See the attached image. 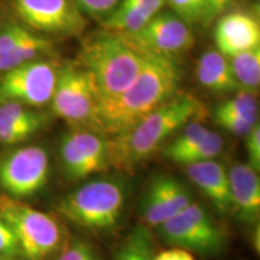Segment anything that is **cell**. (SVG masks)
Returning <instances> with one entry per match:
<instances>
[{
  "instance_id": "1",
  "label": "cell",
  "mask_w": 260,
  "mask_h": 260,
  "mask_svg": "<svg viewBox=\"0 0 260 260\" xmlns=\"http://www.w3.org/2000/svg\"><path fill=\"white\" fill-rule=\"evenodd\" d=\"M141 70L130 86L115 99L98 103V133L116 136L177 95L181 73L175 58L144 53Z\"/></svg>"
},
{
  "instance_id": "2",
  "label": "cell",
  "mask_w": 260,
  "mask_h": 260,
  "mask_svg": "<svg viewBox=\"0 0 260 260\" xmlns=\"http://www.w3.org/2000/svg\"><path fill=\"white\" fill-rule=\"evenodd\" d=\"M201 113L203 104L199 99L191 94H177L132 128L106 139L109 167L133 170Z\"/></svg>"
},
{
  "instance_id": "3",
  "label": "cell",
  "mask_w": 260,
  "mask_h": 260,
  "mask_svg": "<svg viewBox=\"0 0 260 260\" xmlns=\"http://www.w3.org/2000/svg\"><path fill=\"white\" fill-rule=\"evenodd\" d=\"M79 61L92 76L100 103L121 95L134 82L144 65L145 54L121 34L103 29L82 41Z\"/></svg>"
},
{
  "instance_id": "4",
  "label": "cell",
  "mask_w": 260,
  "mask_h": 260,
  "mask_svg": "<svg viewBox=\"0 0 260 260\" xmlns=\"http://www.w3.org/2000/svg\"><path fill=\"white\" fill-rule=\"evenodd\" d=\"M126 190L121 180L95 178L58 201L57 212L75 225L89 230H111L121 220Z\"/></svg>"
},
{
  "instance_id": "5",
  "label": "cell",
  "mask_w": 260,
  "mask_h": 260,
  "mask_svg": "<svg viewBox=\"0 0 260 260\" xmlns=\"http://www.w3.org/2000/svg\"><path fill=\"white\" fill-rule=\"evenodd\" d=\"M0 216L14 232L25 259L46 260L61 245L63 235L56 218L4 193L0 194Z\"/></svg>"
},
{
  "instance_id": "6",
  "label": "cell",
  "mask_w": 260,
  "mask_h": 260,
  "mask_svg": "<svg viewBox=\"0 0 260 260\" xmlns=\"http://www.w3.org/2000/svg\"><path fill=\"white\" fill-rule=\"evenodd\" d=\"M51 104L54 115L73 128L98 133L96 89L92 76L79 60L60 64Z\"/></svg>"
},
{
  "instance_id": "7",
  "label": "cell",
  "mask_w": 260,
  "mask_h": 260,
  "mask_svg": "<svg viewBox=\"0 0 260 260\" xmlns=\"http://www.w3.org/2000/svg\"><path fill=\"white\" fill-rule=\"evenodd\" d=\"M158 228L170 246L204 256L218 255L228 243L226 230L195 201Z\"/></svg>"
},
{
  "instance_id": "8",
  "label": "cell",
  "mask_w": 260,
  "mask_h": 260,
  "mask_svg": "<svg viewBox=\"0 0 260 260\" xmlns=\"http://www.w3.org/2000/svg\"><path fill=\"white\" fill-rule=\"evenodd\" d=\"M60 64L32 60L0 74V104L41 107L51 102Z\"/></svg>"
},
{
  "instance_id": "9",
  "label": "cell",
  "mask_w": 260,
  "mask_h": 260,
  "mask_svg": "<svg viewBox=\"0 0 260 260\" xmlns=\"http://www.w3.org/2000/svg\"><path fill=\"white\" fill-rule=\"evenodd\" d=\"M50 159L46 149L27 146L0 158V188L15 199L30 198L46 186Z\"/></svg>"
},
{
  "instance_id": "10",
  "label": "cell",
  "mask_w": 260,
  "mask_h": 260,
  "mask_svg": "<svg viewBox=\"0 0 260 260\" xmlns=\"http://www.w3.org/2000/svg\"><path fill=\"white\" fill-rule=\"evenodd\" d=\"M121 35L141 53L171 58L189 51L194 45V34L190 27L174 12H159L140 30Z\"/></svg>"
},
{
  "instance_id": "11",
  "label": "cell",
  "mask_w": 260,
  "mask_h": 260,
  "mask_svg": "<svg viewBox=\"0 0 260 260\" xmlns=\"http://www.w3.org/2000/svg\"><path fill=\"white\" fill-rule=\"evenodd\" d=\"M16 14L29 27L52 35H79L87 19L73 0H11Z\"/></svg>"
},
{
  "instance_id": "12",
  "label": "cell",
  "mask_w": 260,
  "mask_h": 260,
  "mask_svg": "<svg viewBox=\"0 0 260 260\" xmlns=\"http://www.w3.org/2000/svg\"><path fill=\"white\" fill-rule=\"evenodd\" d=\"M59 155L65 175L71 180H86L110 168L105 136L92 130L73 128L67 133Z\"/></svg>"
},
{
  "instance_id": "13",
  "label": "cell",
  "mask_w": 260,
  "mask_h": 260,
  "mask_svg": "<svg viewBox=\"0 0 260 260\" xmlns=\"http://www.w3.org/2000/svg\"><path fill=\"white\" fill-rule=\"evenodd\" d=\"M193 201L190 190L181 181L170 176H160L149 186L142 201L141 212L148 225L160 226Z\"/></svg>"
},
{
  "instance_id": "14",
  "label": "cell",
  "mask_w": 260,
  "mask_h": 260,
  "mask_svg": "<svg viewBox=\"0 0 260 260\" xmlns=\"http://www.w3.org/2000/svg\"><path fill=\"white\" fill-rule=\"evenodd\" d=\"M213 37L217 51L224 57L232 58L260 47L259 21L247 12H230L217 22Z\"/></svg>"
},
{
  "instance_id": "15",
  "label": "cell",
  "mask_w": 260,
  "mask_h": 260,
  "mask_svg": "<svg viewBox=\"0 0 260 260\" xmlns=\"http://www.w3.org/2000/svg\"><path fill=\"white\" fill-rule=\"evenodd\" d=\"M190 181L203 191L217 212L228 216L234 212L229 174L220 162L206 160L186 167Z\"/></svg>"
},
{
  "instance_id": "16",
  "label": "cell",
  "mask_w": 260,
  "mask_h": 260,
  "mask_svg": "<svg viewBox=\"0 0 260 260\" xmlns=\"http://www.w3.org/2000/svg\"><path fill=\"white\" fill-rule=\"evenodd\" d=\"M48 123L46 113L16 103L0 104V144L15 146L27 141Z\"/></svg>"
},
{
  "instance_id": "17",
  "label": "cell",
  "mask_w": 260,
  "mask_h": 260,
  "mask_svg": "<svg viewBox=\"0 0 260 260\" xmlns=\"http://www.w3.org/2000/svg\"><path fill=\"white\" fill-rule=\"evenodd\" d=\"M229 182L234 212L245 223H258L260 216L259 172L239 162L230 169Z\"/></svg>"
},
{
  "instance_id": "18",
  "label": "cell",
  "mask_w": 260,
  "mask_h": 260,
  "mask_svg": "<svg viewBox=\"0 0 260 260\" xmlns=\"http://www.w3.org/2000/svg\"><path fill=\"white\" fill-rule=\"evenodd\" d=\"M197 77L200 84L214 93H232L242 90L234 76L229 59L218 51L201 54L197 65Z\"/></svg>"
},
{
  "instance_id": "19",
  "label": "cell",
  "mask_w": 260,
  "mask_h": 260,
  "mask_svg": "<svg viewBox=\"0 0 260 260\" xmlns=\"http://www.w3.org/2000/svg\"><path fill=\"white\" fill-rule=\"evenodd\" d=\"M52 46L53 44L51 40L29 31L6 56L0 58V74L28 61L37 60L51 51Z\"/></svg>"
},
{
  "instance_id": "20",
  "label": "cell",
  "mask_w": 260,
  "mask_h": 260,
  "mask_svg": "<svg viewBox=\"0 0 260 260\" xmlns=\"http://www.w3.org/2000/svg\"><path fill=\"white\" fill-rule=\"evenodd\" d=\"M153 16L139 6L122 0L113 11L104 18L103 27L119 34H130L144 28Z\"/></svg>"
},
{
  "instance_id": "21",
  "label": "cell",
  "mask_w": 260,
  "mask_h": 260,
  "mask_svg": "<svg viewBox=\"0 0 260 260\" xmlns=\"http://www.w3.org/2000/svg\"><path fill=\"white\" fill-rule=\"evenodd\" d=\"M228 59L242 90L255 94L260 84V47L242 52Z\"/></svg>"
},
{
  "instance_id": "22",
  "label": "cell",
  "mask_w": 260,
  "mask_h": 260,
  "mask_svg": "<svg viewBox=\"0 0 260 260\" xmlns=\"http://www.w3.org/2000/svg\"><path fill=\"white\" fill-rule=\"evenodd\" d=\"M153 239L148 228L138 225L132 230L113 260H153Z\"/></svg>"
},
{
  "instance_id": "23",
  "label": "cell",
  "mask_w": 260,
  "mask_h": 260,
  "mask_svg": "<svg viewBox=\"0 0 260 260\" xmlns=\"http://www.w3.org/2000/svg\"><path fill=\"white\" fill-rule=\"evenodd\" d=\"M209 133V128H206L198 119H194V121L184 125L183 132L174 141L165 146L164 149H162V155L169 160L176 162L182 154H184L189 149L195 147L199 142L203 141Z\"/></svg>"
},
{
  "instance_id": "24",
  "label": "cell",
  "mask_w": 260,
  "mask_h": 260,
  "mask_svg": "<svg viewBox=\"0 0 260 260\" xmlns=\"http://www.w3.org/2000/svg\"><path fill=\"white\" fill-rule=\"evenodd\" d=\"M178 18L188 25H207L213 21L209 0H165Z\"/></svg>"
},
{
  "instance_id": "25",
  "label": "cell",
  "mask_w": 260,
  "mask_h": 260,
  "mask_svg": "<svg viewBox=\"0 0 260 260\" xmlns=\"http://www.w3.org/2000/svg\"><path fill=\"white\" fill-rule=\"evenodd\" d=\"M258 111L259 106L255 94L245 90H240L235 96L220 103L214 109V112L225 113L252 123H258Z\"/></svg>"
},
{
  "instance_id": "26",
  "label": "cell",
  "mask_w": 260,
  "mask_h": 260,
  "mask_svg": "<svg viewBox=\"0 0 260 260\" xmlns=\"http://www.w3.org/2000/svg\"><path fill=\"white\" fill-rule=\"evenodd\" d=\"M223 148L224 141L222 136L217 134L216 132L210 130V133L203 141L177 159L176 164L187 167V165L195 164V162L212 160L222 153Z\"/></svg>"
},
{
  "instance_id": "27",
  "label": "cell",
  "mask_w": 260,
  "mask_h": 260,
  "mask_svg": "<svg viewBox=\"0 0 260 260\" xmlns=\"http://www.w3.org/2000/svg\"><path fill=\"white\" fill-rule=\"evenodd\" d=\"M29 31L18 23H9L0 28V58L6 56Z\"/></svg>"
},
{
  "instance_id": "28",
  "label": "cell",
  "mask_w": 260,
  "mask_h": 260,
  "mask_svg": "<svg viewBox=\"0 0 260 260\" xmlns=\"http://www.w3.org/2000/svg\"><path fill=\"white\" fill-rule=\"evenodd\" d=\"M0 254L11 260L23 258L14 232L2 216H0Z\"/></svg>"
},
{
  "instance_id": "29",
  "label": "cell",
  "mask_w": 260,
  "mask_h": 260,
  "mask_svg": "<svg viewBox=\"0 0 260 260\" xmlns=\"http://www.w3.org/2000/svg\"><path fill=\"white\" fill-rule=\"evenodd\" d=\"M81 12L93 16V17L105 18L113 11L121 0H73Z\"/></svg>"
},
{
  "instance_id": "30",
  "label": "cell",
  "mask_w": 260,
  "mask_h": 260,
  "mask_svg": "<svg viewBox=\"0 0 260 260\" xmlns=\"http://www.w3.org/2000/svg\"><path fill=\"white\" fill-rule=\"evenodd\" d=\"M57 260H99V258L88 242L76 240L65 247Z\"/></svg>"
},
{
  "instance_id": "31",
  "label": "cell",
  "mask_w": 260,
  "mask_h": 260,
  "mask_svg": "<svg viewBox=\"0 0 260 260\" xmlns=\"http://www.w3.org/2000/svg\"><path fill=\"white\" fill-rule=\"evenodd\" d=\"M213 118L220 128L225 129L228 132L240 136H246L249 132H251L253 126L256 124V123L245 121V119L237 118V117H233V116L225 115V113H219L214 111H213Z\"/></svg>"
},
{
  "instance_id": "32",
  "label": "cell",
  "mask_w": 260,
  "mask_h": 260,
  "mask_svg": "<svg viewBox=\"0 0 260 260\" xmlns=\"http://www.w3.org/2000/svg\"><path fill=\"white\" fill-rule=\"evenodd\" d=\"M246 149L248 154V165L259 172L260 169V125L259 123L253 126L251 132L246 135Z\"/></svg>"
},
{
  "instance_id": "33",
  "label": "cell",
  "mask_w": 260,
  "mask_h": 260,
  "mask_svg": "<svg viewBox=\"0 0 260 260\" xmlns=\"http://www.w3.org/2000/svg\"><path fill=\"white\" fill-rule=\"evenodd\" d=\"M153 260H195V258L188 251L174 247V248L167 249V251L154 255Z\"/></svg>"
},
{
  "instance_id": "34",
  "label": "cell",
  "mask_w": 260,
  "mask_h": 260,
  "mask_svg": "<svg viewBox=\"0 0 260 260\" xmlns=\"http://www.w3.org/2000/svg\"><path fill=\"white\" fill-rule=\"evenodd\" d=\"M125 2L139 6V8L145 10L146 12H148L152 16L159 14L165 6V0H125Z\"/></svg>"
},
{
  "instance_id": "35",
  "label": "cell",
  "mask_w": 260,
  "mask_h": 260,
  "mask_svg": "<svg viewBox=\"0 0 260 260\" xmlns=\"http://www.w3.org/2000/svg\"><path fill=\"white\" fill-rule=\"evenodd\" d=\"M230 3H232V0H209L212 18L214 19L223 15L225 10L229 8Z\"/></svg>"
},
{
  "instance_id": "36",
  "label": "cell",
  "mask_w": 260,
  "mask_h": 260,
  "mask_svg": "<svg viewBox=\"0 0 260 260\" xmlns=\"http://www.w3.org/2000/svg\"><path fill=\"white\" fill-rule=\"evenodd\" d=\"M0 260H11V259H9V258H6L5 255H3V254H0Z\"/></svg>"
}]
</instances>
